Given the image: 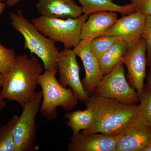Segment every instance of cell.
Returning a JSON list of instances; mask_svg holds the SVG:
<instances>
[{"label": "cell", "mask_w": 151, "mask_h": 151, "mask_svg": "<svg viewBox=\"0 0 151 151\" xmlns=\"http://www.w3.org/2000/svg\"><path fill=\"white\" fill-rule=\"evenodd\" d=\"M139 101V113L151 125V89L144 88Z\"/></svg>", "instance_id": "7402d4cb"}, {"label": "cell", "mask_w": 151, "mask_h": 151, "mask_svg": "<svg viewBox=\"0 0 151 151\" xmlns=\"http://www.w3.org/2000/svg\"><path fill=\"white\" fill-rule=\"evenodd\" d=\"M19 118L14 116L6 124L0 127V151H17L13 132Z\"/></svg>", "instance_id": "d6986e66"}, {"label": "cell", "mask_w": 151, "mask_h": 151, "mask_svg": "<svg viewBox=\"0 0 151 151\" xmlns=\"http://www.w3.org/2000/svg\"><path fill=\"white\" fill-rule=\"evenodd\" d=\"M58 71L45 70L37 79L38 85L41 88L42 99L39 111L46 119L52 120L57 116V108L65 111L75 108L78 99L71 88L61 85L56 78Z\"/></svg>", "instance_id": "277c9868"}, {"label": "cell", "mask_w": 151, "mask_h": 151, "mask_svg": "<svg viewBox=\"0 0 151 151\" xmlns=\"http://www.w3.org/2000/svg\"><path fill=\"white\" fill-rule=\"evenodd\" d=\"M6 6L5 4L0 1V15L3 13V12L4 11Z\"/></svg>", "instance_id": "83f0119b"}, {"label": "cell", "mask_w": 151, "mask_h": 151, "mask_svg": "<svg viewBox=\"0 0 151 151\" xmlns=\"http://www.w3.org/2000/svg\"><path fill=\"white\" fill-rule=\"evenodd\" d=\"M129 45V43L125 41L117 40L99 59L104 75L111 72L116 65L122 62Z\"/></svg>", "instance_id": "e0dca14e"}, {"label": "cell", "mask_w": 151, "mask_h": 151, "mask_svg": "<svg viewBox=\"0 0 151 151\" xmlns=\"http://www.w3.org/2000/svg\"><path fill=\"white\" fill-rule=\"evenodd\" d=\"M125 72L124 63L121 62L104 76L92 94L114 99L123 104H137L139 97L127 81Z\"/></svg>", "instance_id": "8992f818"}, {"label": "cell", "mask_w": 151, "mask_h": 151, "mask_svg": "<svg viewBox=\"0 0 151 151\" xmlns=\"http://www.w3.org/2000/svg\"><path fill=\"white\" fill-rule=\"evenodd\" d=\"M65 118L67 119L66 124L73 132V134L86 129L92 125L94 118V112L91 108H86L84 111H73L66 113Z\"/></svg>", "instance_id": "ac0fdd59"}, {"label": "cell", "mask_w": 151, "mask_h": 151, "mask_svg": "<svg viewBox=\"0 0 151 151\" xmlns=\"http://www.w3.org/2000/svg\"><path fill=\"white\" fill-rule=\"evenodd\" d=\"M0 1H4L5 0H0Z\"/></svg>", "instance_id": "4dcf8cb0"}, {"label": "cell", "mask_w": 151, "mask_h": 151, "mask_svg": "<svg viewBox=\"0 0 151 151\" xmlns=\"http://www.w3.org/2000/svg\"><path fill=\"white\" fill-rule=\"evenodd\" d=\"M20 0H6V6L8 7L14 6L17 4Z\"/></svg>", "instance_id": "d4e9b609"}, {"label": "cell", "mask_w": 151, "mask_h": 151, "mask_svg": "<svg viewBox=\"0 0 151 151\" xmlns=\"http://www.w3.org/2000/svg\"><path fill=\"white\" fill-rule=\"evenodd\" d=\"M85 103L94 112L91 126L83 135L101 133L116 136L139 113V105L123 104L118 100L91 94Z\"/></svg>", "instance_id": "6da1fadb"}, {"label": "cell", "mask_w": 151, "mask_h": 151, "mask_svg": "<svg viewBox=\"0 0 151 151\" xmlns=\"http://www.w3.org/2000/svg\"><path fill=\"white\" fill-rule=\"evenodd\" d=\"M89 15L84 14L76 18H52L41 16L32 22L43 35L53 42H61L65 48H74L81 40L82 26Z\"/></svg>", "instance_id": "5b68a950"}, {"label": "cell", "mask_w": 151, "mask_h": 151, "mask_svg": "<svg viewBox=\"0 0 151 151\" xmlns=\"http://www.w3.org/2000/svg\"><path fill=\"white\" fill-rule=\"evenodd\" d=\"M145 151H151V143L150 145L147 148Z\"/></svg>", "instance_id": "f546056e"}, {"label": "cell", "mask_w": 151, "mask_h": 151, "mask_svg": "<svg viewBox=\"0 0 151 151\" xmlns=\"http://www.w3.org/2000/svg\"><path fill=\"white\" fill-rule=\"evenodd\" d=\"M16 57L13 49L5 47L0 43V73L5 78L13 67Z\"/></svg>", "instance_id": "44dd1931"}, {"label": "cell", "mask_w": 151, "mask_h": 151, "mask_svg": "<svg viewBox=\"0 0 151 151\" xmlns=\"http://www.w3.org/2000/svg\"><path fill=\"white\" fill-rule=\"evenodd\" d=\"M122 62L127 66L129 82L137 90L140 97L144 88V82L147 76V49L142 37L129 43Z\"/></svg>", "instance_id": "9c48e42d"}, {"label": "cell", "mask_w": 151, "mask_h": 151, "mask_svg": "<svg viewBox=\"0 0 151 151\" xmlns=\"http://www.w3.org/2000/svg\"><path fill=\"white\" fill-rule=\"evenodd\" d=\"M117 135L110 136L94 133L73 134L69 138L68 150L69 151H116Z\"/></svg>", "instance_id": "4fadbf2b"}, {"label": "cell", "mask_w": 151, "mask_h": 151, "mask_svg": "<svg viewBox=\"0 0 151 151\" xmlns=\"http://www.w3.org/2000/svg\"><path fill=\"white\" fill-rule=\"evenodd\" d=\"M36 6L41 16L52 18H76L83 14L74 0H38Z\"/></svg>", "instance_id": "5bb4252c"}, {"label": "cell", "mask_w": 151, "mask_h": 151, "mask_svg": "<svg viewBox=\"0 0 151 151\" xmlns=\"http://www.w3.org/2000/svg\"><path fill=\"white\" fill-rule=\"evenodd\" d=\"M44 69L35 56L30 58L27 54L17 55L13 67L5 78L1 97L15 101L23 108L35 94L38 78Z\"/></svg>", "instance_id": "7a4b0ae2"}, {"label": "cell", "mask_w": 151, "mask_h": 151, "mask_svg": "<svg viewBox=\"0 0 151 151\" xmlns=\"http://www.w3.org/2000/svg\"><path fill=\"white\" fill-rule=\"evenodd\" d=\"M146 16L137 12L125 15L103 35L111 36L129 43L142 36Z\"/></svg>", "instance_id": "7c38bea8"}, {"label": "cell", "mask_w": 151, "mask_h": 151, "mask_svg": "<svg viewBox=\"0 0 151 151\" xmlns=\"http://www.w3.org/2000/svg\"><path fill=\"white\" fill-rule=\"evenodd\" d=\"M76 56L71 49L64 48L59 52L57 59L59 76L58 81L64 87L70 86L78 100L85 103L89 96L84 90L80 80V67Z\"/></svg>", "instance_id": "30bf717a"}, {"label": "cell", "mask_w": 151, "mask_h": 151, "mask_svg": "<svg viewBox=\"0 0 151 151\" xmlns=\"http://www.w3.org/2000/svg\"><path fill=\"white\" fill-rule=\"evenodd\" d=\"M4 80L5 77L1 73H0V89H1L2 87Z\"/></svg>", "instance_id": "f1b7e54d"}, {"label": "cell", "mask_w": 151, "mask_h": 151, "mask_svg": "<svg viewBox=\"0 0 151 151\" xmlns=\"http://www.w3.org/2000/svg\"><path fill=\"white\" fill-rule=\"evenodd\" d=\"M136 12L151 17V0H131Z\"/></svg>", "instance_id": "cb8c5ba5"}, {"label": "cell", "mask_w": 151, "mask_h": 151, "mask_svg": "<svg viewBox=\"0 0 151 151\" xmlns=\"http://www.w3.org/2000/svg\"><path fill=\"white\" fill-rule=\"evenodd\" d=\"M1 89H0V92H1ZM7 105V102L6 100L3 99L0 96V113L3 111Z\"/></svg>", "instance_id": "484cf974"}, {"label": "cell", "mask_w": 151, "mask_h": 151, "mask_svg": "<svg viewBox=\"0 0 151 151\" xmlns=\"http://www.w3.org/2000/svg\"><path fill=\"white\" fill-rule=\"evenodd\" d=\"M11 24L24 37V49L35 54L41 60L45 70L58 71L57 59L59 49L50 39L41 33L32 22H30L21 10L11 12Z\"/></svg>", "instance_id": "3957f363"}, {"label": "cell", "mask_w": 151, "mask_h": 151, "mask_svg": "<svg viewBox=\"0 0 151 151\" xmlns=\"http://www.w3.org/2000/svg\"><path fill=\"white\" fill-rule=\"evenodd\" d=\"M73 51L81 58L85 71V77L81 81L84 90L89 96L104 76L97 59L89 48V41L81 40Z\"/></svg>", "instance_id": "8fae6325"}, {"label": "cell", "mask_w": 151, "mask_h": 151, "mask_svg": "<svg viewBox=\"0 0 151 151\" xmlns=\"http://www.w3.org/2000/svg\"><path fill=\"white\" fill-rule=\"evenodd\" d=\"M116 12L103 11L89 15L82 26L81 40L90 41L103 35L118 20Z\"/></svg>", "instance_id": "9a60e30c"}, {"label": "cell", "mask_w": 151, "mask_h": 151, "mask_svg": "<svg viewBox=\"0 0 151 151\" xmlns=\"http://www.w3.org/2000/svg\"><path fill=\"white\" fill-rule=\"evenodd\" d=\"M147 49V65L151 67V17L146 16L142 36Z\"/></svg>", "instance_id": "603a6c76"}, {"label": "cell", "mask_w": 151, "mask_h": 151, "mask_svg": "<svg viewBox=\"0 0 151 151\" xmlns=\"http://www.w3.org/2000/svg\"><path fill=\"white\" fill-rule=\"evenodd\" d=\"M82 8L83 14L88 15L97 12L110 11L128 14L136 12L132 4L120 5L113 2V0H78Z\"/></svg>", "instance_id": "2e32d148"}, {"label": "cell", "mask_w": 151, "mask_h": 151, "mask_svg": "<svg viewBox=\"0 0 151 151\" xmlns=\"http://www.w3.org/2000/svg\"><path fill=\"white\" fill-rule=\"evenodd\" d=\"M149 72L148 76L147 78V84L146 88L147 89H151V67Z\"/></svg>", "instance_id": "4316f807"}, {"label": "cell", "mask_w": 151, "mask_h": 151, "mask_svg": "<svg viewBox=\"0 0 151 151\" xmlns=\"http://www.w3.org/2000/svg\"><path fill=\"white\" fill-rule=\"evenodd\" d=\"M41 90L36 92L31 100L23 108L13 132L17 151H34L35 149L37 126L36 118L42 102Z\"/></svg>", "instance_id": "52a82bcc"}, {"label": "cell", "mask_w": 151, "mask_h": 151, "mask_svg": "<svg viewBox=\"0 0 151 151\" xmlns=\"http://www.w3.org/2000/svg\"><path fill=\"white\" fill-rule=\"evenodd\" d=\"M118 39L111 36L101 35L89 41V48L95 56L99 59Z\"/></svg>", "instance_id": "ffe728a7"}, {"label": "cell", "mask_w": 151, "mask_h": 151, "mask_svg": "<svg viewBox=\"0 0 151 151\" xmlns=\"http://www.w3.org/2000/svg\"><path fill=\"white\" fill-rule=\"evenodd\" d=\"M151 143V125L139 113L117 135L116 151H145Z\"/></svg>", "instance_id": "ba28073f"}]
</instances>
